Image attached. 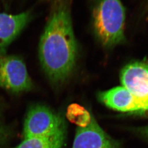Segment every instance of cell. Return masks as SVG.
<instances>
[{
  "instance_id": "obj_6",
  "label": "cell",
  "mask_w": 148,
  "mask_h": 148,
  "mask_svg": "<svg viewBox=\"0 0 148 148\" xmlns=\"http://www.w3.org/2000/svg\"><path fill=\"white\" fill-rule=\"evenodd\" d=\"M73 148H119V147L92 115L89 125L77 128Z\"/></svg>"
},
{
  "instance_id": "obj_3",
  "label": "cell",
  "mask_w": 148,
  "mask_h": 148,
  "mask_svg": "<svg viewBox=\"0 0 148 148\" xmlns=\"http://www.w3.org/2000/svg\"><path fill=\"white\" fill-rule=\"evenodd\" d=\"M65 131L61 117L46 106L36 105L27 113L23 128L24 138L47 137Z\"/></svg>"
},
{
  "instance_id": "obj_5",
  "label": "cell",
  "mask_w": 148,
  "mask_h": 148,
  "mask_svg": "<svg viewBox=\"0 0 148 148\" xmlns=\"http://www.w3.org/2000/svg\"><path fill=\"white\" fill-rule=\"evenodd\" d=\"M120 79L122 86L148 112V63L136 62L127 64L121 71Z\"/></svg>"
},
{
  "instance_id": "obj_12",
  "label": "cell",
  "mask_w": 148,
  "mask_h": 148,
  "mask_svg": "<svg viewBox=\"0 0 148 148\" xmlns=\"http://www.w3.org/2000/svg\"><path fill=\"white\" fill-rule=\"evenodd\" d=\"M140 133L145 137L148 138V126L140 129Z\"/></svg>"
},
{
  "instance_id": "obj_1",
  "label": "cell",
  "mask_w": 148,
  "mask_h": 148,
  "mask_svg": "<svg viewBox=\"0 0 148 148\" xmlns=\"http://www.w3.org/2000/svg\"><path fill=\"white\" fill-rule=\"evenodd\" d=\"M38 55L43 70L53 83H63L73 73L78 46L67 5H59L52 14L40 38Z\"/></svg>"
},
{
  "instance_id": "obj_2",
  "label": "cell",
  "mask_w": 148,
  "mask_h": 148,
  "mask_svg": "<svg viewBox=\"0 0 148 148\" xmlns=\"http://www.w3.org/2000/svg\"><path fill=\"white\" fill-rule=\"evenodd\" d=\"M125 10L121 0H98L93 11L95 36L106 48L125 41Z\"/></svg>"
},
{
  "instance_id": "obj_9",
  "label": "cell",
  "mask_w": 148,
  "mask_h": 148,
  "mask_svg": "<svg viewBox=\"0 0 148 148\" xmlns=\"http://www.w3.org/2000/svg\"><path fill=\"white\" fill-rule=\"evenodd\" d=\"M64 139L65 131L47 137L24 138L15 148H62Z\"/></svg>"
},
{
  "instance_id": "obj_11",
  "label": "cell",
  "mask_w": 148,
  "mask_h": 148,
  "mask_svg": "<svg viewBox=\"0 0 148 148\" xmlns=\"http://www.w3.org/2000/svg\"><path fill=\"white\" fill-rule=\"evenodd\" d=\"M9 137V132L8 128L3 123L1 119V114L0 111V148L4 145Z\"/></svg>"
},
{
  "instance_id": "obj_10",
  "label": "cell",
  "mask_w": 148,
  "mask_h": 148,
  "mask_svg": "<svg viewBox=\"0 0 148 148\" xmlns=\"http://www.w3.org/2000/svg\"><path fill=\"white\" fill-rule=\"evenodd\" d=\"M66 117L71 123L81 128L89 125L92 119V115L90 112L77 104H72L68 106Z\"/></svg>"
},
{
  "instance_id": "obj_8",
  "label": "cell",
  "mask_w": 148,
  "mask_h": 148,
  "mask_svg": "<svg viewBox=\"0 0 148 148\" xmlns=\"http://www.w3.org/2000/svg\"><path fill=\"white\" fill-rule=\"evenodd\" d=\"M99 98L106 106L117 111L140 113L146 112L134 95L123 86L101 92Z\"/></svg>"
},
{
  "instance_id": "obj_7",
  "label": "cell",
  "mask_w": 148,
  "mask_h": 148,
  "mask_svg": "<svg viewBox=\"0 0 148 148\" xmlns=\"http://www.w3.org/2000/svg\"><path fill=\"white\" fill-rule=\"evenodd\" d=\"M30 11L16 15L0 13V56L5 55L7 47L32 19Z\"/></svg>"
},
{
  "instance_id": "obj_13",
  "label": "cell",
  "mask_w": 148,
  "mask_h": 148,
  "mask_svg": "<svg viewBox=\"0 0 148 148\" xmlns=\"http://www.w3.org/2000/svg\"><path fill=\"white\" fill-rule=\"evenodd\" d=\"M0 57H1V56H0Z\"/></svg>"
},
{
  "instance_id": "obj_4",
  "label": "cell",
  "mask_w": 148,
  "mask_h": 148,
  "mask_svg": "<svg viewBox=\"0 0 148 148\" xmlns=\"http://www.w3.org/2000/svg\"><path fill=\"white\" fill-rule=\"evenodd\" d=\"M32 79L25 64L18 56L0 57V87L13 93H21L31 90Z\"/></svg>"
}]
</instances>
